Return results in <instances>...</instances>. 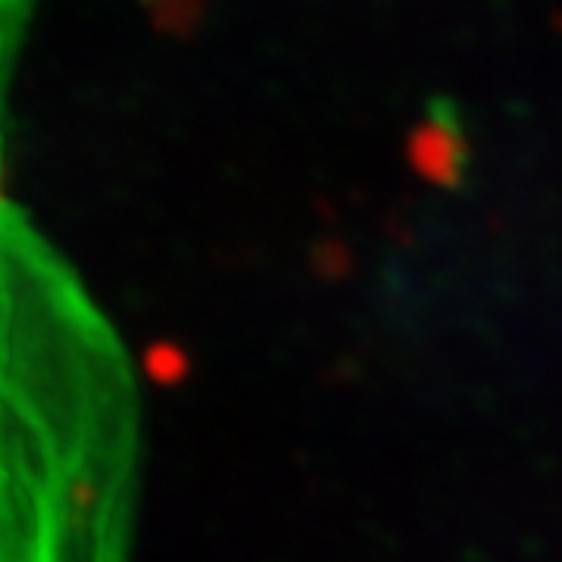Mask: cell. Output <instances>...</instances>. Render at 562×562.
Returning <instances> with one entry per match:
<instances>
[{
  "label": "cell",
  "mask_w": 562,
  "mask_h": 562,
  "mask_svg": "<svg viewBox=\"0 0 562 562\" xmlns=\"http://www.w3.org/2000/svg\"><path fill=\"white\" fill-rule=\"evenodd\" d=\"M13 10H16V0H7V20L13 16Z\"/></svg>",
  "instance_id": "cell-1"
}]
</instances>
